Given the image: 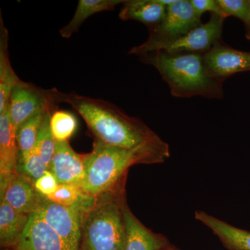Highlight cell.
Wrapping results in <instances>:
<instances>
[{
  "mask_svg": "<svg viewBox=\"0 0 250 250\" xmlns=\"http://www.w3.org/2000/svg\"><path fill=\"white\" fill-rule=\"evenodd\" d=\"M63 103L82 117L100 142L134 151L147 164H161L170 157L167 143L139 118L129 116L113 104L75 93H65Z\"/></svg>",
  "mask_w": 250,
  "mask_h": 250,
  "instance_id": "obj_1",
  "label": "cell"
},
{
  "mask_svg": "<svg viewBox=\"0 0 250 250\" xmlns=\"http://www.w3.org/2000/svg\"><path fill=\"white\" fill-rule=\"evenodd\" d=\"M203 54H171L159 50L139 56L143 62L155 67L175 98L224 97L223 83L207 75Z\"/></svg>",
  "mask_w": 250,
  "mask_h": 250,
  "instance_id": "obj_2",
  "label": "cell"
},
{
  "mask_svg": "<svg viewBox=\"0 0 250 250\" xmlns=\"http://www.w3.org/2000/svg\"><path fill=\"white\" fill-rule=\"evenodd\" d=\"M125 185L93 199L82 216L80 250H124Z\"/></svg>",
  "mask_w": 250,
  "mask_h": 250,
  "instance_id": "obj_3",
  "label": "cell"
},
{
  "mask_svg": "<svg viewBox=\"0 0 250 250\" xmlns=\"http://www.w3.org/2000/svg\"><path fill=\"white\" fill-rule=\"evenodd\" d=\"M84 177L81 190L86 196L98 197L125 185L130 167L147 164L143 156L129 149L95 140L91 152L82 155Z\"/></svg>",
  "mask_w": 250,
  "mask_h": 250,
  "instance_id": "obj_4",
  "label": "cell"
},
{
  "mask_svg": "<svg viewBox=\"0 0 250 250\" xmlns=\"http://www.w3.org/2000/svg\"><path fill=\"white\" fill-rule=\"evenodd\" d=\"M201 24V18L195 14L189 0H177L166 7V14L160 22L148 27L147 40L132 47L129 53L139 57L161 50Z\"/></svg>",
  "mask_w": 250,
  "mask_h": 250,
  "instance_id": "obj_5",
  "label": "cell"
},
{
  "mask_svg": "<svg viewBox=\"0 0 250 250\" xmlns=\"http://www.w3.org/2000/svg\"><path fill=\"white\" fill-rule=\"evenodd\" d=\"M64 96L65 93L56 88L43 89L21 80L13 90L8 106L16 133L26 121L36 115L54 111L56 105L63 103Z\"/></svg>",
  "mask_w": 250,
  "mask_h": 250,
  "instance_id": "obj_6",
  "label": "cell"
},
{
  "mask_svg": "<svg viewBox=\"0 0 250 250\" xmlns=\"http://www.w3.org/2000/svg\"><path fill=\"white\" fill-rule=\"evenodd\" d=\"M85 197L78 205L64 207L42 196L36 213L59 235L68 250H80L83 213L93 201Z\"/></svg>",
  "mask_w": 250,
  "mask_h": 250,
  "instance_id": "obj_7",
  "label": "cell"
},
{
  "mask_svg": "<svg viewBox=\"0 0 250 250\" xmlns=\"http://www.w3.org/2000/svg\"><path fill=\"white\" fill-rule=\"evenodd\" d=\"M225 19L219 15L211 14L208 22L194 28L161 50L171 54H205L222 41Z\"/></svg>",
  "mask_w": 250,
  "mask_h": 250,
  "instance_id": "obj_8",
  "label": "cell"
},
{
  "mask_svg": "<svg viewBox=\"0 0 250 250\" xmlns=\"http://www.w3.org/2000/svg\"><path fill=\"white\" fill-rule=\"evenodd\" d=\"M207 75L224 82L238 72L250 71V52L229 47L221 41L202 56Z\"/></svg>",
  "mask_w": 250,
  "mask_h": 250,
  "instance_id": "obj_9",
  "label": "cell"
},
{
  "mask_svg": "<svg viewBox=\"0 0 250 250\" xmlns=\"http://www.w3.org/2000/svg\"><path fill=\"white\" fill-rule=\"evenodd\" d=\"M48 170L59 184H70L80 188L84 177L82 155L72 149L68 141H57Z\"/></svg>",
  "mask_w": 250,
  "mask_h": 250,
  "instance_id": "obj_10",
  "label": "cell"
},
{
  "mask_svg": "<svg viewBox=\"0 0 250 250\" xmlns=\"http://www.w3.org/2000/svg\"><path fill=\"white\" fill-rule=\"evenodd\" d=\"M14 250H68L53 229L38 213L29 216L25 229Z\"/></svg>",
  "mask_w": 250,
  "mask_h": 250,
  "instance_id": "obj_11",
  "label": "cell"
},
{
  "mask_svg": "<svg viewBox=\"0 0 250 250\" xmlns=\"http://www.w3.org/2000/svg\"><path fill=\"white\" fill-rule=\"evenodd\" d=\"M123 214L126 232L124 250H167L172 247L166 237L153 232L141 223L126 203Z\"/></svg>",
  "mask_w": 250,
  "mask_h": 250,
  "instance_id": "obj_12",
  "label": "cell"
},
{
  "mask_svg": "<svg viewBox=\"0 0 250 250\" xmlns=\"http://www.w3.org/2000/svg\"><path fill=\"white\" fill-rule=\"evenodd\" d=\"M19 152L16 131L7 107L0 113V198L4 195L10 177L15 172Z\"/></svg>",
  "mask_w": 250,
  "mask_h": 250,
  "instance_id": "obj_13",
  "label": "cell"
},
{
  "mask_svg": "<svg viewBox=\"0 0 250 250\" xmlns=\"http://www.w3.org/2000/svg\"><path fill=\"white\" fill-rule=\"evenodd\" d=\"M42 197L36 190L34 182L15 172L10 177L0 201L5 200L19 213L31 215L39 209Z\"/></svg>",
  "mask_w": 250,
  "mask_h": 250,
  "instance_id": "obj_14",
  "label": "cell"
},
{
  "mask_svg": "<svg viewBox=\"0 0 250 250\" xmlns=\"http://www.w3.org/2000/svg\"><path fill=\"white\" fill-rule=\"evenodd\" d=\"M195 218L209 228L224 246L229 250H250V232L237 228L202 210H197Z\"/></svg>",
  "mask_w": 250,
  "mask_h": 250,
  "instance_id": "obj_15",
  "label": "cell"
},
{
  "mask_svg": "<svg viewBox=\"0 0 250 250\" xmlns=\"http://www.w3.org/2000/svg\"><path fill=\"white\" fill-rule=\"evenodd\" d=\"M9 41V31L0 13V113L8 107L13 90L21 82L10 62Z\"/></svg>",
  "mask_w": 250,
  "mask_h": 250,
  "instance_id": "obj_16",
  "label": "cell"
},
{
  "mask_svg": "<svg viewBox=\"0 0 250 250\" xmlns=\"http://www.w3.org/2000/svg\"><path fill=\"white\" fill-rule=\"evenodd\" d=\"M166 7L161 0H125L119 18L122 21H139L151 27L162 21Z\"/></svg>",
  "mask_w": 250,
  "mask_h": 250,
  "instance_id": "obj_17",
  "label": "cell"
},
{
  "mask_svg": "<svg viewBox=\"0 0 250 250\" xmlns=\"http://www.w3.org/2000/svg\"><path fill=\"white\" fill-rule=\"evenodd\" d=\"M30 215L16 211L5 200L0 202V244L14 248L27 227Z\"/></svg>",
  "mask_w": 250,
  "mask_h": 250,
  "instance_id": "obj_18",
  "label": "cell"
},
{
  "mask_svg": "<svg viewBox=\"0 0 250 250\" xmlns=\"http://www.w3.org/2000/svg\"><path fill=\"white\" fill-rule=\"evenodd\" d=\"M125 0H80L76 11L71 21L59 30L64 39H69L77 32L85 20L98 13L112 11L120 4H124Z\"/></svg>",
  "mask_w": 250,
  "mask_h": 250,
  "instance_id": "obj_19",
  "label": "cell"
},
{
  "mask_svg": "<svg viewBox=\"0 0 250 250\" xmlns=\"http://www.w3.org/2000/svg\"><path fill=\"white\" fill-rule=\"evenodd\" d=\"M47 170L48 166L42 160L35 147L28 152H19L15 172L35 183Z\"/></svg>",
  "mask_w": 250,
  "mask_h": 250,
  "instance_id": "obj_20",
  "label": "cell"
},
{
  "mask_svg": "<svg viewBox=\"0 0 250 250\" xmlns=\"http://www.w3.org/2000/svg\"><path fill=\"white\" fill-rule=\"evenodd\" d=\"M53 112L49 111L44 113L35 146L36 150L48 167L54 155L57 143L50 126L51 116Z\"/></svg>",
  "mask_w": 250,
  "mask_h": 250,
  "instance_id": "obj_21",
  "label": "cell"
},
{
  "mask_svg": "<svg viewBox=\"0 0 250 250\" xmlns=\"http://www.w3.org/2000/svg\"><path fill=\"white\" fill-rule=\"evenodd\" d=\"M51 130L57 142L68 141L77 128L76 118L65 111H54L51 116Z\"/></svg>",
  "mask_w": 250,
  "mask_h": 250,
  "instance_id": "obj_22",
  "label": "cell"
},
{
  "mask_svg": "<svg viewBox=\"0 0 250 250\" xmlns=\"http://www.w3.org/2000/svg\"><path fill=\"white\" fill-rule=\"evenodd\" d=\"M44 113L36 115L28 120L18 129L16 139L20 153L29 152L35 147Z\"/></svg>",
  "mask_w": 250,
  "mask_h": 250,
  "instance_id": "obj_23",
  "label": "cell"
},
{
  "mask_svg": "<svg viewBox=\"0 0 250 250\" xmlns=\"http://www.w3.org/2000/svg\"><path fill=\"white\" fill-rule=\"evenodd\" d=\"M85 197H87L86 195L77 186L59 184L57 191L47 198L57 205L64 207H73L80 203Z\"/></svg>",
  "mask_w": 250,
  "mask_h": 250,
  "instance_id": "obj_24",
  "label": "cell"
},
{
  "mask_svg": "<svg viewBox=\"0 0 250 250\" xmlns=\"http://www.w3.org/2000/svg\"><path fill=\"white\" fill-rule=\"evenodd\" d=\"M217 3L225 18L233 16L243 22L246 21L249 12V0H217Z\"/></svg>",
  "mask_w": 250,
  "mask_h": 250,
  "instance_id": "obj_25",
  "label": "cell"
},
{
  "mask_svg": "<svg viewBox=\"0 0 250 250\" xmlns=\"http://www.w3.org/2000/svg\"><path fill=\"white\" fill-rule=\"evenodd\" d=\"M59 186L57 179L49 170L46 171L45 174L34 183L36 190L46 197L53 195L58 189Z\"/></svg>",
  "mask_w": 250,
  "mask_h": 250,
  "instance_id": "obj_26",
  "label": "cell"
},
{
  "mask_svg": "<svg viewBox=\"0 0 250 250\" xmlns=\"http://www.w3.org/2000/svg\"><path fill=\"white\" fill-rule=\"evenodd\" d=\"M189 1L198 17L201 18L202 14L210 11L211 14L219 15L225 18L223 11L217 3V0H189Z\"/></svg>",
  "mask_w": 250,
  "mask_h": 250,
  "instance_id": "obj_27",
  "label": "cell"
},
{
  "mask_svg": "<svg viewBox=\"0 0 250 250\" xmlns=\"http://www.w3.org/2000/svg\"><path fill=\"white\" fill-rule=\"evenodd\" d=\"M249 12H248L246 21H245V22H243L245 25V34H246V37L248 40H250V0H249Z\"/></svg>",
  "mask_w": 250,
  "mask_h": 250,
  "instance_id": "obj_28",
  "label": "cell"
},
{
  "mask_svg": "<svg viewBox=\"0 0 250 250\" xmlns=\"http://www.w3.org/2000/svg\"><path fill=\"white\" fill-rule=\"evenodd\" d=\"M167 250H177V249H176L175 248H174L173 246H172V247H171L170 248H169V249Z\"/></svg>",
  "mask_w": 250,
  "mask_h": 250,
  "instance_id": "obj_29",
  "label": "cell"
},
{
  "mask_svg": "<svg viewBox=\"0 0 250 250\" xmlns=\"http://www.w3.org/2000/svg\"><path fill=\"white\" fill-rule=\"evenodd\" d=\"M2 250H14L12 248H3Z\"/></svg>",
  "mask_w": 250,
  "mask_h": 250,
  "instance_id": "obj_30",
  "label": "cell"
}]
</instances>
